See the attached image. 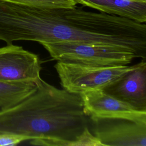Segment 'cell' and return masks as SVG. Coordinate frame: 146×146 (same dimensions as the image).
Here are the masks:
<instances>
[{"label":"cell","instance_id":"6da1fadb","mask_svg":"<svg viewBox=\"0 0 146 146\" xmlns=\"http://www.w3.org/2000/svg\"><path fill=\"white\" fill-rule=\"evenodd\" d=\"M0 40L117 46L146 58V25L76 6L40 7L0 0Z\"/></svg>","mask_w":146,"mask_h":146},{"label":"cell","instance_id":"7a4b0ae2","mask_svg":"<svg viewBox=\"0 0 146 146\" xmlns=\"http://www.w3.org/2000/svg\"><path fill=\"white\" fill-rule=\"evenodd\" d=\"M80 94L59 89L42 79L35 92L0 110V133L38 139V145L102 146L88 129Z\"/></svg>","mask_w":146,"mask_h":146},{"label":"cell","instance_id":"3957f363","mask_svg":"<svg viewBox=\"0 0 146 146\" xmlns=\"http://www.w3.org/2000/svg\"><path fill=\"white\" fill-rule=\"evenodd\" d=\"M57 61L86 66L107 67L130 64L137 58L130 50L117 46L82 42L40 43Z\"/></svg>","mask_w":146,"mask_h":146},{"label":"cell","instance_id":"277c9868","mask_svg":"<svg viewBox=\"0 0 146 146\" xmlns=\"http://www.w3.org/2000/svg\"><path fill=\"white\" fill-rule=\"evenodd\" d=\"M137 65L99 67L57 61L54 67L62 88L80 95L103 90Z\"/></svg>","mask_w":146,"mask_h":146},{"label":"cell","instance_id":"5b68a950","mask_svg":"<svg viewBox=\"0 0 146 146\" xmlns=\"http://www.w3.org/2000/svg\"><path fill=\"white\" fill-rule=\"evenodd\" d=\"M88 117V129L102 146H146V123L121 118Z\"/></svg>","mask_w":146,"mask_h":146},{"label":"cell","instance_id":"8992f818","mask_svg":"<svg viewBox=\"0 0 146 146\" xmlns=\"http://www.w3.org/2000/svg\"><path fill=\"white\" fill-rule=\"evenodd\" d=\"M41 70L38 55L13 43L0 47V82L38 84Z\"/></svg>","mask_w":146,"mask_h":146},{"label":"cell","instance_id":"52a82bcc","mask_svg":"<svg viewBox=\"0 0 146 146\" xmlns=\"http://www.w3.org/2000/svg\"><path fill=\"white\" fill-rule=\"evenodd\" d=\"M84 113L88 117L121 118L146 123V111H138L102 90L80 94Z\"/></svg>","mask_w":146,"mask_h":146},{"label":"cell","instance_id":"ba28073f","mask_svg":"<svg viewBox=\"0 0 146 146\" xmlns=\"http://www.w3.org/2000/svg\"><path fill=\"white\" fill-rule=\"evenodd\" d=\"M105 93L124 102L136 110L146 111V62L127 72L102 90Z\"/></svg>","mask_w":146,"mask_h":146},{"label":"cell","instance_id":"9c48e42d","mask_svg":"<svg viewBox=\"0 0 146 146\" xmlns=\"http://www.w3.org/2000/svg\"><path fill=\"white\" fill-rule=\"evenodd\" d=\"M76 4L89 7L100 12L115 15L140 23L146 21V3L129 0H73Z\"/></svg>","mask_w":146,"mask_h":146},{"label":"cell","instance_id":"30bf717a","mask_svg":"<svg viewBox=\"0 0 146 146\" xmlns=\"http://www.w3.org/2000/svg\"><path fill=\"white\" fill-rule=\"evenodd\" d=\"M37 84L33 82H0V110L18 104L35 92Z\"/></svg>","mask_w":146,"mask_h":146},{"label":"cell","instance_id":"8fae6325","mask_svg":"<svg viewBox=\"0 0 146 146\" xmlns=\"http://www.w3.org/2000/svg\"><path fill=\"white\" fill-rule=\"evenodd\" d=\"M40 7H72L76 6L73 0H2Z\"/></svg>","mask_w":146,"mask_h":146},{"label":"cell","instance_id":"7c38bea8","mask_svg":"<svg viewBox=\"0 0 146 146\" xmlns=\"http://www.w3.org/2000/svg\"><path fill=\"white\" fill-rule=\"evenodd\" d=\"M29 139L22 136L0 133V146L16 145Z\"/></svg>","mask_w":146,"mask_h":146},{"label":"cell","instance_id":"4fadbf2b","mask_svg":"<svg viewBox=\"0 0 146 146\" xmlns=\"http://www.w3.org/2000/svg\"><path fill=\"white\" fill-rule=\"evenodd\" d=\"M133 2H137V3H146V0H129Z\"/></svg>","mask_w":146,"mask_h":146}]
</instances>
